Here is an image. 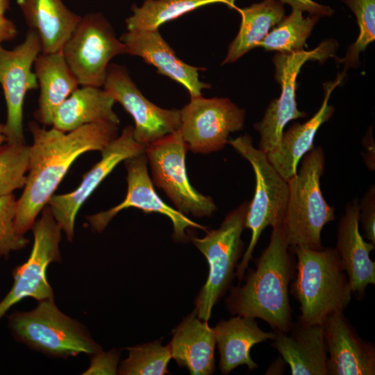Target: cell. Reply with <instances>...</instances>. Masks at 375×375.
<instances>
[{
    "instance_id": "cell-1",
    "label": "cell",
    "mask_w": 375,
    "mask_h": 375,
    "mask_svg": "<svg viewBox=\"0 0 375 375\" xmlns=\"http://www.w3.org/2000/svg\"><path fill=\"white\" fill-rule=\"evenodd\" d=\"M28 128L33 144L29 146L26 181L17 200L15 215V228L21 235L31 229L76 158L88 151H101L117 137L118 125L99 122L64 133L54 128L47 129L32 121Z\"/></svg>"
},
{
    "instance_id": "cell-2",
    "label": "cell",
    "mask_w": 375,
    "mask_h": 375,
    "mask_svg": "<svg viewBox=\"0 0 375 375\" xmlns=\"http://www.w3.org/2000/svg\"><path fill=\"white\" fill-rule=\"evenodd\" d=\"M249 269L245 283L230 290L226 305L230 313L259 318L276 333L288 332L293 323L289 284L294 263L281 225L272 228L268 246Z\"/></svg>"
},
{
    "instance_id": "cell-3",
    "label": "cell",
    "mask_w": 375,
    "mask_h": 375,
    "mask_svg": "<svg viewBox=\"0 0 375 375\" xmlns=\"http://www.w3.org/2000/svg\"><path fill=\"white\" fill-rule=\"evenodd\" d=\"M290 249L297 258L290 292L300 303L299 322L321 324L331 313L343 311L352 292L335 248Z\"/></svg>"
},
{
    "instance_id": "cell-4",
    "label": "cell",
    "mask_w": 375,
    "mask_h": 375,
    "mask_svg": "<svg viewBox=\"0 0 375 375\" xmlns=\"http://www.w3.org/2000/svg\"><path fill=\"white\" fill-rule=\"evenodd\" d=\"M301 160L299 172L288 181L289 196L281 227L290 249L319 250L324 226L335 220V208L325 201L320 188L323 149L313 147Z\"/></svg>"
},
{
    "instance_id": "cell-5",
    "label": "cell",
    "mask_w": 375,
    "mask_h": 375,
    "mask_svg": "<svg viewBox=\"0 0 375 375\" xmlns=\"http://www.w3.org/2000/svg\"><path fill=\"white\" fill-rule=\"evenodd\" d=\"M6 318L15 340L47 357L67 359L102 349L88 328L62 312L54 299L39 301L31 310L12 312Z\"/></svg>"
},
{
    "instance_id": "cell-6",
    "label": "cell",
    "mask_w": 375,
    "mask_h": 375,
    "mask_svg": "<svg viewBox=\"0 0 375 375\" xmlns=\"http://www.w3.org/2000/svg\"><path fill=\"white\" fill-rule=\"evenodd\" d=\"M228 144L251 164L256 178V188L252 200L249 202L245 228L251 231L249 244L242 259L237 265L235 276L239 281L252 259L253 251L264 229L281 225L285 217L289 187L269 161L265 153L253 145L252 138L245 134L230 140Z\"/></svg>"
},
{
    "instance_id": "cell-7",
    "label": "cell",
    "mask_w": 375,
    "mask_h": 375,
    "mask_svg": "<svg viewBox=\"0 0 375 375\" xmlns=\"http://www.w3.org/2000/svg\"><path fill=\"white\" fill-rule=\"evenodd\" d=\"M249 202L245 201L226 215L221 226L206 235L191 240L207 259V281L195 300V310L200 319L208 321L212 309L230 287L235 269L241 256L244 243L241 239L245 228Z\"/></svg>"
},
{
    "instance_id": "cell-8",
    "label": "cell",
    "mask_w": 375,
    "mask_h": 375,
    "mask_svg": "<svg viewBox=\"0 0 375 375\" xmlns=\"http://www.w3.org/2000/svg\"><path fill=\"white\" fill-rule=\"evenodd\" d=\"M61 52L81 86L102 88L110 60L129 54L126 45L101 12L82 16Z\"/></svg>"
},
{
    "instance_id": "cell-9",
    "label": "cell",
    "mask_w": 375,
    "mask_h": 375,
    "mask_svg": "<svg viewBox=\"0 0 375 375\" xmlns=\"http://www.w3.org/2000/svg\"><path fill=\"white\" fill-rule=\"evenodd\" d=\"M338 44L333 40L322 42L310 51L278 53L272 61L275 65V79L281 85L279 98L271 101L262 119L254 124L260 134L258 149L267 154L276 150L280 144L283 129L291 120L307 116L297 107V78L303 65L308 60L323 62L335 57Z\"/></svg>"
},
{
    "instance_id": "cell-10",
    "label": "cell",
    "mask_w": 375,
    "mask_h": 375,
    "mask_svg": "<svg viewBox=\"0 0 375 375\" xmlns=\"http://www.w3.org/2000/svg\"><path fill=\"white\" fill-rule=\"evenodd\" d=\"M41 212V217L31 227L33 244L31 253L24 263L13 269L12 285L0 301V319L11 307L25 298H33L38 302L54 299L47 272L51 263L61 261L62 230L48 205Z\"/></svg>"
},
{
    "instance_id": "cell-11",
    "label": "cell",
    "mask_w": 375,
    "mask_h": 375,
    "mask_svg": "<svg viewBox=\"0 0 375 375\" xmlns=\"http://www.w3.org/2000/svg\"><path fill=\"white\" fill-rule=\"evenodd\" d=\"M188 150L179 129L148 145L145 153L152 182L165 192L176 210L183 215L209 217L217 206L211 197L201 194L190 184L185 167Z\"/></svg>"
},
{
    "instance_id": "cell-12",
    "label": "cell",
    "mask_w": 375,
    "mask_h": 375,
    "mask_svg": "<svg viewBox=\"0 0 375 375\" xmlns=\"http://www.w3.org/2000/svg\"><path fill=\"white\" fill-rule=\"evenodd\" d=\"M180 112L182 138L188 150L195 153L222 149L230 133L244 128V109L227 98L191 97Z\"/></svg>"
},
{
    "instance_id": "cell-13",
    "label": "cell",
    "mask_w": 375,
    "mask_h": 375,
    "mask_svg": "<svg viewBox=\"0 0 375 375\" xmlns=\"http://www.w3.org/2000/svg\"><path fill=\"white\" fill-rule=\"evenodd\" d=\"M42 53L40 38L29 29L25 38L12 49L0 44V85L3 89L7 110L5 124L6 143H25L23 130V107L29 90L38 88L33 64Z\"/></svg>"
},
{
    "instance_id": "cell-14",
    "label": "cell",
    "mask_w": 375,
    "mask_h": 375,
    "mask_svg": "<svg viewBox=\"0 0 375 375\" xmlns=\"http://www.w3.org/2000/svg\"><path fill=\"white\" fill-rule=\"evenodd\" d=\"M133 130L132 126H126L121 135L101 151V160L83 176L77 188L68 193L53 194L48 201L53 217L69 242L74 236L77 213L95 189L119 162L145 151L146 146L135 140Z\"/></svg>"
},
{
    "instance_id": "cell-15",
    "label": "cell",
    "mask_w": 375,
    "mask_h": 375,
    "mask_svg": "<svg viewBox=\"0 0 375 375\" xmlns=\"http://www.w3.org/2000/svg\"><path fill=\"white\" fill-rule=\"evenodd\" d=\"M103 88L132 116L134 137L146 147L180 128V110L164 109L149 101L124 66L110 63Z\"/></svg>"
},
{
    "instance_id": "cell-16",
    "label": "cell",
    "mask_w": 375,
    "mask_h": 375,
    "mask_svg": "<svg viewBox=\"0 0 375 375\" xmlns=\"http://www.w3.org/2000/svg\"><path fill=\"white\" fill-rule=\"evenodd\" d=\"M127 171V193L118 205L85 218L91 229L102 232L112 218L121 210L130 207L145 212H158L170 219L174 227V237L176 240L188 239L186 230L199 228L207 231V227L200 225L165 203L156 192L153 182L147 171V157L145 151L124 160Z\"/></svg>"
},
{
    "instance_id": "cell-17",
    "label": "cell",
    "mask_w": 375,
    "mask_h": 375,
    "mask_svg": "<svg viewBox=\"0 0 375 375\" xmlns=\"http://www.w3.org/2000/svg\"><path fill=\"white\" fill-rule=\"evenodd\" d=\"M328 375L375 374V349L362 339L343 314L338 310L324 322Z\"/></svg>"
},
{
    "instance_id": "cell-18",
    "label": "cell",
    "mask_w": 375,
    "mask_h": 375,
    "mask_svg": "<svg viewBox=\"0 0 375 375\" xmlns=\"http://www.w3.org/2000/svg\"><path fill=\"white\" fill-rule=\"evenodd\" d=\"M119 39L128 47L130 55L142 58L145 62L156 67L158 74L181 84L191 97L200 96L201 90L210 88L199 78V72L205 69L190 65L179 59L158 30L127 31Z\"/></svg>"
},
{
    "instance_id": "cell-19",
    "label": "cell",
    "mask_w": 375,
    "mask_h": 375,
    "mask_svg": "<svg viewBox=\"0 0 375 375\" xmlns=\"http://www.w3.org/2000/svg\"><path fill=\"white\" fill-rule=\"evenodd\" d=\"M360 207L357 199L345 207L338 224L335 249L348 277L351 292L361 297L369 285H375V262L369 258L374 249L359 231Z\"/></svg>"
},
{
    "instance_id": "cell-20",
    "label": "cell",
    "mask_w": 375,
    "mask_h": 375,
    "mask_svg": "<svg viewBox=\"0 0 375 375\" xmlns=\"http://www.w3.org/2000/svg\"><path fill=\"white\" fill-rule=\"evenodd\" d=\"M272 346L290 367L292 375H327L324 323L298 322L287 333H276Z\"/></svg>"
},
{
    "instance_id": "cell-21",
    "label": "cell",
    "mask_w": 375,
    "mask_h": 375,
    "mask_svg": "<svg viewBox=\"0 0 375 375\" xmlns=\"http://www.w3.org/2000/svg\"><path fill=\"white\" fill-rule=\"evenodd\" d=\"M343 77L341 74L335 81L325 83L324 99L319 110L306 122L294 123L283 132L278 147L266 154L270 163L285 180L288 181L296 174L299 161L314 147L313 141L319 128L333 115L335 108L328 104V100Z\"/></svg>"
},
{
    "instance_id": "cell-22",
    "label": "cell",
    "mask_w": 375,
    "mask_h": 375,
    "mask_svg": "<svg viewBox=\"0 0 375 375\" xmlns=\"http://www.w3.org/2000/svg\"><path fill=\"white\" fill-rule=\"evenodd\" d=\"M168 344L172 358L192 375H210L215 372L216 344L213 328L200 319L195 310L173 330Z\"/></svg>"
},
{
    "instance_id": "cell-23",
    "label": "cell",
    "mask_w": 375,
    "mask_h": 375,
    "mask_svg": "<svg viewBox=\"0 0 375 375\" xmlns=\"http://www.w3.org/2000/svg\"><path fill=\"white\" fill-rule=\"evenodd\" d=\"M24 20L38 35L42 53L60 51L82 16L62 0H17Z\"/></svg>"
},
{
    "instance_id": "cell-24",
    "label": "cell",
    "mask_w": 375,
    "mask_h": 375,
    "mask_svg": "<svg viewBox=\"0 0 375 375\" xmlns=\"http://www.w3.org/2000/svg\"><path fill=\"white\" fill-rule=\"evenodd\" d=\"M213 330L219 353V367L223 374L242 365L251 370L258 368L251 358V347L276 337V332L260 328L255 318L241 315L219 321Z\"/></svg>"
},
{
    "instance_id": "cell-25",
    "label": "cell",
    "mask_w": 375,
    "mask_h": 375,
    "mask_svg": "<svg viewBox=\"0 0 375 375\" xmlns=\"http://www.w3.org/2000/svg\"><path fill=\"white\" fill-rule=\"evenodd\" d=\"M40 88L36 120L44 126H52L57 108L80 85L61 51L40 53L33 64Z\"/></svg>"
},
{
    "instance_id": "cell-26",
    "label": "cell",
    "mask_w": 375,
    "mask_h": 375,
    "mask_svg": "<svg viewBox=\"0 0 375 375\" xmlns=\"http://www.w3.org/2000/svg\"><path fill=\"white\" fill-rule=\"evenodd\" d=\"M115 102L104 89L81 86L57 108L53 128L67 133L90 124L110 122L119 125L120 120L113 110Z\"/></svg>"
},
{
    "instance_id": "cell-27",
    "label": "cell",
    "mask_w": 375,
    "mask_h": 375,
    "mask_svg": "<svg viewBox=\"0 0 375 375\" xmlns=\"http://www.w3.org/2000/svg\"><path fill=\"white\" fill-rule=\"evenodd\" d=\"M278 0H263L249 7L236 9L242 21L239 31L228 46L222 65L235 62L258 44L285 16V9Z\"/></svg>"
},
{
    "instance_id": "cell-28",
    "label": "cell",
    "mask_w": 375,
    "mask_h": 375,
    "mask_svg": "<svg viewBox=\"0 0 375 375\" xmlns=\"http://www.w3.org/2000/svg\"><path fill=\"white\" fill-rule=\"evenodd\" d=\"M235 0H145L131 6L132 15L126 19L128 31L158 30L163 24L201 7L222 3L236 10Z\"/></svg>"
},
{
    "instance_id": "cell-29",
    "label": "cell",
    "mask_w": 375,
    "mask_h": 375,
    "mask_svg": "<svg viewBox=\"0 0 375 375\" xmlns=\"http://www.w3.org/2000/svg\"><path fill=\"white\" fill-rule=\"evenodd\" d=\"M319 17L309 15L303 17V11L292 8L291 13L283 17L276 27L258 43V47L278 53H290L303 50Z\"/></svg>"
},
{
    "instance_id": "cell-30",
    "label": "cell",
    "mask_w": 375,
    "mask_h": 375,
    "mask_svg": "<svg viewBox=\"0 0 375 375\" xmlns=\"http://www.w3.org/2000/svg\"><path fill=\"white\" fill-rule=\"evenodd\" d=\"M128 356L120 363L118 374L163 375L168 374V363L172 358L169 346L162 340L126 348Z\"/></svg>"
},
{
    "instance_id": "cell-31",
    "label": "cell",
    "mask_w": 375,
    "mask_h": 375,
    "mask_svg": "<svg viewBox=\"0 0 375 375\" xmlns=\"http://www.w3.org/2000/svg\"><path fill=\"white\" fill-rule=\"evenodd\" d=\"M29 146L6 143L0 148V197L24 187L28 169Z\"/></svg>"
},
{
    "instance_id": "cell-32",
    "label": "cell",
    "mask_w": 375,
    "mask_h": 375,
    "mask_svg": "<svg viewBox=\"0 0 375 375\" xmlns=\"http://www.w3.org/2000/svg\"><path fill=\"white\" fill-rule=\"evenodd\" d=\"M356 17L359 35L348 49L344 58L338 59L344 63V76L349 67L359 65V54L375 39V0H342Z\"/></svg>"
},
{
    "instance_id": "cell-33",
    "label": "cell",
    "mask_w": 375,
    "mask_h": 375,
    "mask_svg": "<svg viewBox=\"0 0 375 375\" xmlns=\"http://www.w3.org/2000/svg\"><path fill=\"white\" fill-rule=\"evenodd\" d=\"M17 199L13 194L0 197V257L19 251L29 243L25 235L17 232L15 215Z\"/></svg>"
},
{
    "instance_id": "cell-34",
    "label": "cell",
    "mask_w": 375,
    "mask_h": 375,
    "mask_svg": "<svg viewBox=\"0 0 375 375\" xmlns=\"http://www.w3.org/2000/svg\"><path fill=\"white\" fill-rule=\"evenodd\" d=\"M90 364L82 373L83 375L91 374H117L120 351L112 349L108 351L102 349L90 356Z\"/></svg>"
},
{
    "instance_id": "cell-35",
    "label": "cell",
    "mask_w": 375,
    "mask_h": 375,
    "mask_svg": "<svg viewBox=\"0 0 375 375\" xmlns=\"http://www.w3.org/2000/svg\"><path fill=\"white\" fill-rule=\"evenodd\" d=\"M360 222H361L365 236L375 244V188L373 185L366 192L359 204Z\"/></svg>"
},
{
    "instance_id": "cell-36",
    "label": "cell",
    "mask_w": 375,
    "mask_h": 375,
    "mask_svg": "<svg viewBox=\"0 0 375 375\" xmlns=\"http://www.w3.org/2000/svg\"><path fill=\"white\" fill-rule=\"evenodd\" d=\"M283 3H287L292 8L306 11L310 15L317 17L331 16L334 11L330 7L319 4L312 0H278Z\"/></svg>"
},
{
    "instance_id": "cell-37",
    "label": "cell",
    "mask_w": 375,
    "mask_h": 375,
    "mask_svg": "<svg viewBox=\"0 0 375 375\" xmlns=\"http://www.w3.org/2000/svg\"><path fill=\"white\" fill-rule=\"evenodd\" d=\"M17 30L12 21L5 16L0 17V44L15 38Z\"/></svg>"
},
{
    "instance_id": "cell-38",
    "label": "cell",
    "mask_w": 375,
    "mask_h": 375,
    "mask_svg": "<svg viewBox=\"0 0 375 375\" xmlns=\"http://www.w3.org/2000/svg\"><path fill=\"white\" fill-rule=\"evenodd\" d=\"M10 7V0H0V17L4 16Z\"/></svg>"
},
{
    "instance_id": "cell-39",
    "label": "cell",
    "mask_w": 375,
    "mask_h": 375,
    "mask_svg": "<svg viewBox=\"0 0 375 375\" xmlns=\"http://www.w3.org/2000/svg\"><path fill=\"white\" fill-rule=\"evenodd\" d=\"M6 143L5 124L0 123V148Z\"/></svg>"
}]
</instances>
